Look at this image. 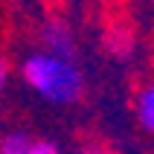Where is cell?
Wrapping results in <instances>:
<instances>
[{
  "mask_svg": "<svg viewBox=\"0 0 154 154\" xmlns=\"http://www.w3.org/2000/svg\"><path fill=\"white\" fill-rule=\"evenodd\" d=\"M26 154H61V148L52 143V140H29Z\"/></svg>",
  "mask_w": 154,
  "mask_h": 154,
  "instance_id": "cell-6",
  "label": "cell"
},
{
  "mask_svg": "<svg viewBox=\"0 0 154 154\" xmlns=\"http://www.w3.org/2000/svg\"><path fill=\"white\" fill-rule=\"evenodd\" d=\"M20 79L35 96L52 105H73L85 93V76L76 58H64L47 50H35L20 61Z\"/></svg>",
  "mask_w": 154,
  "mask_h": 154,
  "instance_id": "cell-1",
  "label": "cell"
},
{
  "mask_svg": "<svg viewBox=\"0 0 154 154\" xmlns=\"http://www.w3.org/2000/svg\"><path fill=\"white\" fill-rule=\"evenodd\" d=\"M9 85H12V67H9L6 58H0V102L9 93Z\"/></svg>",
  "mask_w": 154,
  "mask_h": 154,
  "instance_id": "cell-7",
  "label": "cell"
},
{
  "mask_svg": "<svg viewBox=\"0 0 154 154\" xmlns=\"http://www.w3.org/2000/svg\"><path fill=\"white\" fill-rule=\"evenodd\" d=\"M151 154H154V151H151Z\"/></svg>",
  "mask_w": 154,
  "mask_h": 154,
  "instance_id": "cell-9",
  "label": "cell"
},
{
  "mask_svg": "<svg viewBox=\"0 0 154 154\" xmlns=\"http://www.w3.org/2000/svg\"><path fill=\"white\" fill-rule=\"evenodd\" d=\"M41 50L55 52V55H64V58H76V35L70 29L67 20L61 17H50L47 23L41 26Z\"/></svg>",
  "mask_w": 154,
  "mask_h": 154,
  "instance_id": "cell-2",
  "label": "cell"
},
{
  "mask_svg": "<svg viewBox=\"0 0 154 154\" xmlns=\"http://www.w3.org/2000/svg\"><path fill=\"white\" fill-rule=\"evenodd\" d=\"M134 116H137V125L146 134L154 137V79L143 82L134 93Z\"/></svg>",
  "mask_w": 154,
  "mask_h": 154,
  "instance_id": "cell-3",
  "label": "cell"
},
{
  "mask_svg": "<svg viewBox=\"0 0 154 154\" xmlns=\"http://www.w3.org/2000/svg\"><path fill=\"white\" fill-rule=\"evenodd\" d=\"M79 154H111L102 143H85V146L79 148Z\"/></svg>",
  "mask_w": 154,
  "mask_h": 154,
  "instance_id": "cell-8",
  "label": "cell"
},
{
  "mask_svg": "<svg viewBox=\"0 0 154 154\" xmlns=\"http://www.w3.org/2000/svg\"><path fill=\"white\" fill-rule=\"evenodd\" d=\"M29 134H23V131H9V134H3V140H0V154H26V146H29Z\"/></svg>",
  "mask_w": 154,
  "mask_h": 154,
  "instance_id": "cell-5",
  "label": "cell"
},
{
  "mask_svg": "<svg viewBox=\"0 0 154 154\" xmlns=\"http://www.w3.org/2000/svg\"><path fill=\"white\" fill-rule=\"evenodd\" d=\"M105 47H108V52L116 55V58H128L131 52L137 50V41H134V32H131L125 23H113L111 29H108V35H105Z\"/></svg>",
  "mask_w": 154,
  "mask_h": 154,
  "instance_id": "cell-4",
  "label": "cell"
}]
</instances>
